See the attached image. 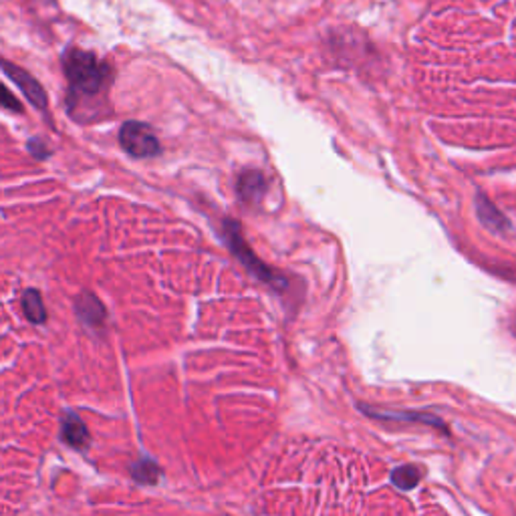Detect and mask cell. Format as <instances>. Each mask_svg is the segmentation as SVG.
<instances>
[{"label":"cell","instance_id":"6da1fadb","mask_svg":"<svg viewBox=\"0 0 516 516\" xmlns=\"http://www.w3.org/2000/svg\"><path fill=\"white\" fill-rule=\"evenodd\" d=\"M63 71L69 83V105L83 97H97L112 83V65L95 53L71 47L63 53Z\"/></svg>","mask_w":516,"mask_h":516},{"label":"cell","instance_id":"7a4b0ae2","mask_svg":"<svg viewBox=\"0 0 516 516\" xmlns=\"http://www.w3.org/2000/svg\"><path fill=\"white\" fill-rule=\"evenodd\" d=\"M224 240L228 242L230 251L242 263V266L251 275H254L256 279L263 280L266 284H270V287H275L277 291H282V289L289 287V280L284 279V277H280L279 272H275L272 268H268L260 258H256L252 254V248L246 244V240L242 238L240 226L236 222H232V220H226L224 222Z\"/></svg>","mask_w":516,"mask_h":516},{"label":"cell","instance_id":"3957f363","mask_svg":"<svg viewBox=\"0 0 516 516\" xmlns=\"http://www.w3.org/2000/svg\"><path fill=\"white\" fill-rule=\"evenodd\" d=\"M119 145L131 157H155L162 152V145L154 129L141 121H126L121 126Z\"/></svg>","mask_w":516,"mask_h":516},{"label":"cell","instance_id":"277c9868","mask_svg":"<svg viewBox=\"0 0 516 516\" xmlns=\"http://www.w3.org/2000/svg\"><path fill=\"white\" fill-rule=\"evenodd\" d=\"M2 67H4V73H6V77L8 79H13L16 87L25 93V97L37 107V109H41L44 112L47 109V93H44V89H42V85L30 75L27 71L23 69V67H18V65H14L11 61H2Z\"/></svg>","mask_w":516,"mask_h":516},{"label":"cell","instance_id":"5b68a950","mask_svg":"<svg viewBox=\"0 0 516 516\" xmlns=\"http://www.w3.org/2000/svg\"><path fill=\"white\" fill-rule=\"evenodd\" d=\"M236 192L238 198L244 202V204H254V202H260V198L266 192V180L263 176L260 169L248 168L244 169L236 181Z\"/></svg>","mask_w":516,"mask_h":516},{"label":"cell","instance_id":"8992f818","mask_svg":"<svg viewBox=\"0 0 516 516\" xmlns=\"http://www.w3.org/2000/svg\"><path fill=\"white\" fill-rule=\"evenodd\" d=\"M75 308H77V317L91 329H101L107 319V311L103 307V303L91 293L79 294Z\"/></svg>","mask_w":516,"mask_h":516},{"label":"cell","instance_id":"52a82bcc","mask_svg":"<svg viewBox=\"0 0 516 516\" xmlns=\"http://www.w3.org/2000/svg\"><path fill=\"white\" fill-rule=\"evenodd\" d=\"M61 433H63V440H65L69 446L77 448V450L85 448L87 446V442H89V432H87L85 424L79 419V416H75L73 412H67V414L63 416Z\"/></svg>","mask_w":516,"mask_h":516},{"label":"cell","instance_id":"ba28073f","mask_svg":"<svg viewBox=\"0 0 516 516\" xmlns=\"http://www.w3.org/2000/svg\"><path fill=\"white\" fill-rule=\"evenodd\" d=\"M20 307H23V313H25V317L30 323L41 325V323L47 321V308H44L42 296L37 289H28V291L23 293Z\"/></svg>","mask_w":516,"mask_h":516},{"label":"cell","instance_id":"9c48e42d","mask_svg":"<svg viewBox=\"0 0 516 516\" xmlns=\"http://www.w3.org/2000/svg\"><path fill=\"white\" fill-rule=\"evenodd\" d=\"M361 409L376 419H397V421H421V424H430V426H438V428H444V424L433 416L428 414H400V412H379L373 407H365L361 405Z\"/></svg>","mask_w":516,"mask_h":516},{"label":"cell","instance_id":"30bf717a","mask_svg":"<svg viewBox=\"0 0 516 516\" xmlns=\"http://www.w3.org/2000/svg\"><path fill=\"white\" fill-rule=\"evenodd\" d=\"M131 474L138 482H143V484H155L160 480V466L155 464L154 460L150 458H141L140 462H136L131 466Z\"/></svg>","mask_w":516,"mask_h":516},{"label":"cell","instance_id":"8fae6325","mask_svg":"<svg viewBox=\"0 0 516 516\" xmlns=\"http://www.w3.org/2000/svg\"><path fill=\"white\" fill-rule=\"evenodd\" d=\"M421 478L418 466H400L391 472V482L402 490H412Z\"/></svg>","mask_w":516,"mask_h":516},{"label":"cell","instance_id":"7c38bea8","mask_svg":"<svg viewBox=\"0 0 516 516\" xmlns=\"http://www.w3.org/2000/svg\"><path fill=\"white\" fill-rule=\"evenodd\" d=\"M2 105L6 107V109H11V112H23V107H20V103H18V99L13 97V93L4 87L2 89Z\"/></svg>","mask_w":516,"mask_h":516},{"label":"cell","instance_id":"4fadbf2b","mask_svg":"<svg viewBox=\"0 0 516 516\" xmlns=\"http://www.w3.org/2000/svg\"><path fill=\"white\" fill-rule=\"evenodd\" d=\"M28 150H30L32 154L37 155V157H41V160H42V157H47V148H42L41 143H39L37 140H32L30 143H28Z\"/></svg>","mask_w":516,"mask_h":516}]
</instances>
